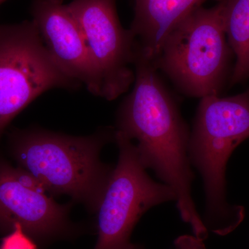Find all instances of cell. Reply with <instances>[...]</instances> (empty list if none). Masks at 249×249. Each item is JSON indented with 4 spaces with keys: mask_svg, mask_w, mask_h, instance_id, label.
Returning a JSON list of instances; mask_svg holds the SVG:
<instances>
[{
    "mask_svg": "<svg viewBox=\"0 0 249 249\" xmlns=\"http://www.w3.org/2000/svg\"><path fill=\"white\" fill-rule=\"evenodd\" d=\"M119 156L97 213L98 240L93 249H134L131 235L139 219L154 206L176 201L173 188L147 173L132 140L115 130Z\"/></svg>",
    "mask_w": 249,
    "mask_h": 249,
    "instance_id": "cell-6",
    "label": "cell"
},
{
    "mask_svg": "<svg viewBox=\"0 0 249 249\" xmlns=\"http://www.w3.org/2000/svg\"><path fill=\"white\" fill-rule=\"evenodd\" d=\"M33 20L49 53L67 75L101 96L102 81L83 31L64 0H34Z\"/></svg>",
    "mask_w": 249,
    "mask_h": 249,
    "instance_id": "cell-9",
    "label": "cell"
},
{
    "mask_svg": "<svg viewBox=\"0 0 249 249\" xmlns=\"http://www.w3.org/2000/svg\"><path fill=\"white\" fill-rule=\"evenodd\" d=\"M225 0L198 8L174 28L155 63L183 93L193 97L219 95L232 50L224 25Z\"/></svg>",
    "mask_w": 249,
    "mask_h": 249,
    "instance_id": "cell-4",
    "label": "cell"
},
{
    "mask_svg": "<svg viewBox=\"0 0 249 249\" xmlns=\"http://www.w3.org/2000/svg\"><path fill=\"white\" fill-rule=\"evenodd\" d=\"M80 85L52 58L33 19L0 24V138L13 119L42 93Z\"/></svg>",
    "mask_w": 249,
    "mask_h": 249,
    "instance_id": "cell-5",
    "label": "cell"
},
{
    "mask_svg": "<svg viewBox=\"0 0 249 249\" xmlns=\"http://www.w3.org/2000/svg\"><path fill=\"white\" fill-rule=\"evenodd\" d=\"M134 1V17L129 30L142 52L155 61L174 28L207 0Z\"/></svg>",
    "mask_w": 249,
    "mask_h": 249,
    "instance_id": "cell-10",
    "label": "cell"
},
{
    "mask_svg": "<svg viewBox=\"0 0 249 249\" xmlns=\"http://www.w3.org/2000/svg\"><path fill=\"white\" fill-rule=\"evenodd\" d=\"M226 35L236 62L232 85L249 78V0H225Z\"/></svg>",
    "mask_w": 249,
    "mask_h": 249,
    "instance_id": "cell-11",
    "label": "cell"
},
{
    "mask_svg": "<svg viewBox=\"0 0 249 249\" xmlns=\"http://www.w3.org/2000/svg\"><path fill=\"white\" fill-rule=\"evenodd\" d=\"M83 31L102 81L101 97L113 101L135 80L137 40L121 26L116 0H72L67 4Z\"/></svg>",
    "mask_w": 249,
    "mask_h": 249,
    "instance_id": "cell-7",
    "label": "cell"
},
{
    "mask_svg": "<svg viewBox=\"0 0 249 249\" xmlns=\"http://www.w3.org/2000/svg\"><path fill=\"white\" fill-rule=\"evenodd\" d=\"M249 138V89L220 97L201 98L190 134L188 157L200 174L205 192L204 225L224 235L238 226L243 211L226 200V168L229 157Z\"/></svg>",
    "mask_w": 249,
    "mask_h": 249,
    "instance_id": "cell-3",
    "label": "cell"
},
{
    "mask_svg": "<svg viewBox=\"0 0 249 249\" xmlns=\"http://www.w3.org/2000/svg\"><path fill=\"white\" fill-rule=\"evenodd\" d=\"M115 130L104 129L86 137L45 129H16L10 135L13 157L50 196L65 195L96 213L114 168L101 152L114 141Z\"/></svg>",
    "mask_w": 249,
    "mask_h": 249,
    "instance_id": "cell-2",
    "label": "cell"
},
{
    "mask_svg": "<svg viewBox=\"0 0 249 249\" xmlns=\"http://www.w3.org/2000/svg\"><path fill=\"white\" fill-rule=\"evenodd\" d=\"M204 241L193 235H182L175 241V249H206ZM134 249H143L136 245Z\"/></svg>",
    "mask_w": 249,
    "mask_h": 249,
    "instance_id": "cell-13",
    "label": "cell"
},
{
    "mask_svg": "<svg viewBox=\"0 0 249 249\" xmlns=\"http://www.w3.org/2000/svg\"><path fill=\"white\" fill-rule=\"evenodd\" d=\"M134 67V89L118 110L116 130L137 141L142 164L173 188L181 219L196 237L205 240L209 231L192 196L195 175L188 157L191 130L160 79L155 62L138 43Z\"/></svg>",
    "mask_w": 249,
    "mask_h": 249,
    "instance_id": "cell-1",
    "label": "cell"
},
{
    "mask_svg": "<svg viewBox=\"0 0 249 249\" xmlns=\"http://www.w3.org/2000/svg\"><path fill=\"white\" fill-rule=\"evenodd\" d=\"M0 249H37L30 237L24 231L19 224H16L11 233L6 236Z\"/></svg>",
    "mask_w": 249,
    "mask_h": 249,
    "instance_id": "cell-12",
    "label": "cell"
},
{
    "mask_svg": "<svg viewBox=\"0 0 249 249\" xmlns=\"http://www.w3.org/2000/svg\"><path fill=\"white\" fill-rule=\"evenodd\" d=\"M71 205L54 200L43 186L22 168L0 160V230L19 224L34 238H52L71 229Z\"/></svg>",
    "mask_w": 249,
    "mask_h": 249,
    "instance_id": "cell-8",
    "label": "cell"
},
{
    "mask_svg": "<svg viewBox=\"0 0 249 249\" xmlns=\"http://www.w3.org/2000/svg\"><path fill=\"white\" fill-rule=\"evenodd\" d=\"M6 0H0V5L2 4V3H4V1H6Z\"/></svg>",
    "mask_w": 249,
    "mask_h": 249,
    "instance_id": "cell-14",
    "label": "cell"
}]
</instances>
